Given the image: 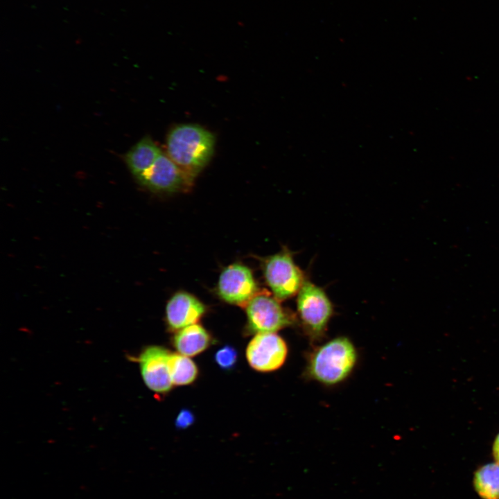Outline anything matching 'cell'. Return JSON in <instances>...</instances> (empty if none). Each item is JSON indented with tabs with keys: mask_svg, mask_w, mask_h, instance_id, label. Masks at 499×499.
<instances>
[{
	"mask_svg": "<svg viewBox=\"0 0 499 499\" xmlns=\"http://www.w3.org/2000/svg\"><path fill=\"white\" fill-rule=\"evenodd\" d=\"M211 132L196 124L176 125L168 132L166 154L191 178L207 166L214 150Z\"/></svg>",
	"mask_w": 499,
	"mask_h": 499,
	"instance_id": "1",
	"label": "cell"
},
{
	"mask_svg": "<svg viewBox=\"0 0 499 499\" xmlns=\"http://www.w3.org/2000/svg\"><path fill=\"white\" fill-rule=\"evenodd\" d=\"M357 351L350 340L338 337L317 347L310 355L308 376L322 384L333 385L343 381L353 369Z\"/></svg>",
	"mask_w": 499,
	"mask_h": 499,
	"instance_id": "2",
	"label": "cell"
},
{
	"mask_svg": "<svg viewBox=\"0 0 499 499\" xmlns=\"http://www.w3.org/2000/svg\"><path fill=\"white\" fill-rule=\"evenodd\" d=\"M297 311L306 334L317 340L326 331L334 308L324 289L306 278L297 295Z\"/></svg>",
	"mask_w": 499,
	"mask_h": 499,
	"instance_id": "3",
	"label": "cell"
},
{
	"mask_svg": "<svg viewBox=\"0 0 499 499\" xmlns=\"http://www.w3.org/2000/svg\"><path fill=\"white\" fill-rule=\"evenodd\" d=\"M263 273L273 296L280 301L297 295L306 279L288 249L267 258Z\"/></svg>",
	"mask_w": 499,
	"mask_h": 499,
	"instance_id": "4",
	"label": "cell"
},
{
	"mask_svg": "<svg viewBox=\"0 0 499 499\" xmlns=\"http://www.w3.org/2000/svg\"><path fill=\"white\" fill-rule=\"evenodd\" d=\"M245 308L249 333H276L296 322L295 316L281 306L280 300L269 294H256Z\"/></svg>",
	"mask_w": 499,
	"mask_h": 499,
	"instance_id": "5",
	"label": "cell"
},
{
	"mask_svg": "<svg viewBox=\"0 0 499 499\" xmlns=\"http://www.w3.org/2000/svg\"><path fill=\"white\" fill-rule=\"evenodd\" d=\"M287 356V344L276 333L256 334L246 349L250 366L260 372L279 369L284 364Z\"/></svg>",
	"mask_w": 499,
	"mask_h": 499,
	"instance_id": "6",
	"label": "cell"
},
{
	"mask_svg": "<svg viewBox=\"0 0 499 499\" xmlns=\"http://www.w3.org/2000/svg\"><path fill=\"white\" fill-rule=\"evenodd\" d=\"M137 180L152 191L164 193L184 191L190 187L193 180L163 152Z\"/></svg>",
	"mask_w": 499,
	"mask_h": 499,
	"instance_id": "7",
	"label": "cell"
},
{
	"mask_svg": "<svg viewBox=\"0 0 499 499\" xmlns=\"http://www.w3.org/2000/svg\"><path fill=\"white\" fill-rule=\"evenodd\" d=\"M170 353L163 347L152 345L146 347L137 358L144 383L157 394H166L173 385L168 366Z\"/></svg>",
	"mask_w": 499,
	"mask_h": 499,
	"instance_id": "8",
	"label": "cell"
},
{
	"mask_svg": "<svg viewBox=\"0 0 499 499\" xmlns=\"http://www.w3.org/2000/svg\"><path fill=\"white\" fill-rule=\"evenodd\" d=\"M257 290L251 270L244 265L234 263L220 275L218 295L229 304L245 306L256 295Z\"/></svg>",
	"mask_w": 499,
	"mask_h": 499,
	"instance_id": "9",
	"label": "cell"
},
{
	"mask_svg": "<svg viewBox=\"0 0 499 499\" xmlns=\"http://www.w3.org/2000/svg\"><path fill=\"white\" fill-rule=\"evenodd\" d=\"M205 310L204 305L195 296L186 292H177L166 304L168 328L174 332L195 324L201 319Z\"/></svg>",
	"mask_w": 499,
	"mask_h": 499,
	"instance_id": "10",
	"label": "cell"
},
{
	"mask_svg": "<svg viewBox=\"0 0 499 499\" xmlns=\"http://www.w3.org/2000/svg\"><path fill=\"white\" fill-rule=\"evenodd\" d=\"M210 333L198 324L184 327L173 338V344L177 353L188 357L195 356L205 351L211 344Z\"/></svg>",
	"mask_w": 499,
	"mask_h": 499,
	"instance_id": "11",
	"label": "cell"
},
{
	"mask_svg": "<svg viewBox=\"0 0 499 499\" xmlns=\"http://www.w3.org/2000/svg\"><path fill=\"white\" fill-rule=\"evenodd\" d=\"M161 152L152 139L146 137L125 153L124 160L137 179L155 163Z\"/></svg>",
	"mask_w": 499,
	"mask_h": 499,
	"instance_id": "12",
	"label": "cell"
},
{
	"mask_svg": "<svg viewBox=\"0 0 499 499\" xmlns=\"http://www.w3.org/2000/svg\"><path fill=\"white\" fill-rule=\"evenodd\" d=\"M473 485L482 499H499V464L489 463L475 473Z\"/></svg>",
	"mask_w": 499,
	"mask_h": 499,
	"instance_id": "13",
	"label": "cell"
},
{
	"mask_svg": "<svg viewBox=\"0 0 499 499\" xmlns=\"http://www.w3.org/2000/svg\"><path fill=\"white\" fill-rule=\"evenodd\" d=\"M171 380L175 385H187L198 377V369L188 356L179 353H171L168 360Z\"/></svg>",
	"mask_w": 499,
	"mask_h": 499,
	"instance_id": "14",
	"label": "cell"
},
{
	"mask_svg": "<svg viewBox=\"0 0 499 499\" xmlns=\"http://www.w3.org/2000/svg\"><path fill=\"white\" fill-rule=\"evenodd\" d=\"M214 360L222 369L228 371L236 365L238 352L233 347L225 345L216 351Z\"/></svg>",
	"mask_w": 499,
	"mask_h": 499,
	"instance_id": "15",
	"label": "cell"
},
{
	"mask_svg": "<svg viewBox=\"0 0 499 499\" xmlns=\"http://www.w3.org/2000/svg\"><path fill=\"white\" fill-rule=\"evenodd\" d=\"M195 421V417L193 413L188 410H182L175 420V425L177 428L184 429L191 426Z\"/></svg>",
	"mask_w": 499,
	"mask_h": 499,
	"instance_id": "16",
	"label": "cell"
},
{
	"mask_svg": "<svg viewBox=\"0 0 499 499\" xmlns=\"http://www.w3.org/2000/svg\"><path fill=\"white\" fill-rule=\"evenodd\" d=\"M492 451L496 462L499 464V432L493 441Z\"/></svg>",
	"mask_w": 499,
	"mask_h": 499,
	"instance_id": "17",
	"label": "cell"
}]
</instances>
